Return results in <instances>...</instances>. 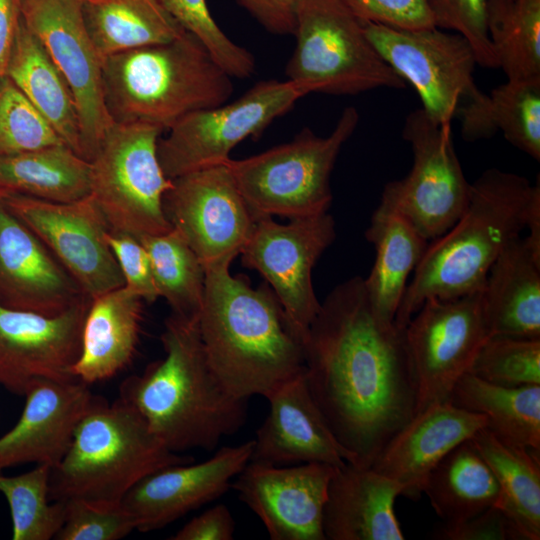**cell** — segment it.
Listing matches in <instances>:
<instances>
[{"label":"cell","mask_w":540,"mask_h":540,"mask_svg":"<svg viewBox=\"0 0 540 540\" xmlns=\"http://www.w3.org/2000/svg\"><path fill=\"white\" fill-rule=\"evenodd\" d=\"M65 144L7 76L0 78V156Z\"/></svg>","instance_id":"cell-40"},{"label":"cell","mask_w":540,"mask_h":540,"mask_svg":"<svg viewBox=\"0 0 540 540\" xmlns=\"http://www.w3.org/2000/svg\"><path fill=\"white\" fill-rule=\"evenodd\" d=\"M471 439L500 487L498 507L514 520L525 540H539L540 452L504 442L486 427Z\"/></svg>","instance_id":"cell-35"},{"label":"cell","mask_w":540,"mask_h":540,"mask_svg":"<svg viewBox=\"0 0 540 540\" xmlns=\"http://www.w3.org/2000/svg\"><path fill=\"white\" fill-rule=\"evenodd\" d=\"M190 462L192 457L168 450L125 401L109 403L95 395L67 452L51 469L49 497L119 504L147 475Z\"/></svg>","instance_id":"cell-6"},{"label":"cell","mask_w":540,"mask_h":540,"mask_svg":"<svg viewBox=\"0 0 540 540\" xmlns=\"http://www.w3.org/2000/svg\"><path fill=\"white\" fill-rule=\"evenodd\" d=\"M64 502L65 518L54 539L118 540L137 528L134 516L122 503H93L79 499Z\"/></svg>","instance_id":"cell-42"},{"label":"cell","mask_w":540,"mask_h":540,"mask_svg":"<svg viewBox=\"0 0 540 540\" xmlns=\"http://www.w3.org/2000/svg\"><path fill=\"white\" fill-rule=\"evenodd\" d=\"M163 132L146 123H112L89 161V195L111 231L139 239L172 229L162 206L171 179L157 154Z\"/></svg>","instance_id":"cell-9"},{"label":"cell","mask_w":540,"mask_h":540,"mask_svg":"<svg viewBox=\"0 0 540 540\" xmlns=\"http://www.w3.org/2000/svg\"><path fill=\"white\" fill-rule=\"evenodd\" d=\"M437 540H525L514 520L500 507L492 506L459 523H445L431 533Z\"/></svg>","instance_id":"cell-46"},{"label":"cell","mask_w":540,"mask_h":540,"mask_svg":"<svg viewBox=\"0 0 540 540\" xmlns=\"http://www.w3.org/2000/svg\"><path fill=\"white\" fill-rule=\"evenodd\" d=\"M293 35L296 46L286 65V80L306 95H354L406 87L341 0H301Z\"/></svg>","instance_id":"cell-8"},{"label":"cell","mask_w":540,"mask_h":540,"mask_svg":"<svg viewBox=\"0 0 540 540\" xmlns=\"http://www.w3.org/2000/svg\"><path fill=\"white\" fill-rule=\"evenodd\" d=\"M80 1L86 29L102 61L186 32L159 0Z\"/></svg>","instance_id":"cell-31"},{"label":"cell","mask_w":540,"mask_h":540,"mask_svg":"<svg viewBox=\"0 0 540 540\" xmlns=\"http://www.w3.org/2000/svg\"><path fill=\"white\" fill-rule=\"evenodd\" d=\"M336 468L326 463L276 466L249 461L231 487L272 540H326L323 514Z\"/></svg>","instance_id":"cell-19"},{"label":"cell","mask_w":540,"mask_h":540,"mask_svg":"<svg viewBox=\"0 0 540 540\" xmlns=\"http://www.w3.org/2000/svg\"><path fill=\"white\" fill-rule=\"evenodd\" d=\"M198 327L211 369L239 398L268 396L305 371L303 342L264 281L229 268L205 271Z\"/></svg>","instance_id":"cell-3"},{"label":"cell","mask_w":540,"mask_h":540,"mask_svg":"<svg viewBox=\"0 0 540 540\" xmlns=\"http://www.w3.org/2000/svg\"><path fill=\"white\" fill-rule=\"evenodd\" d=\"M0 200L43 242L88 297L124 285L105 239L109 226L90 195L54 202L0 193Z\"/></svg>","instance_id":"cell-16"},{"label":"cell","mask_w":540,"mask_h":540,"mask_svg":"<svg viewBox=\"0 0 540 540\" xmlns=\"http://www.w3.org/2000/svg\"><path fill=\"white\" fill-rule=\"evenodd\" d=\"M6 75L42 114L63 142L82 157L80 124L73 93L64 76L22 18Z\"/></svg>","instance_id":"cell-30"},{"label":"cell","mask_w":540,"mask_h":540,"mask_svg":"<svg viewBox=\"0 0 540 540\" xmlns=\"http://www.w3.org/2000/svg\"><path fill=\"white\" fill-rule=\"evenodd\" d=\"M402 137L411 146L413 164L404 178L384 186L380 203L433 240L465 210L470 183L455 152L450 124L435 122L419 108L406 116Z\"/></svg>","instance_id":"cell-11"},{"label":"cell","mask_w":540,"mask_h":540,"mask_svg":"<svg viewBox=\"0 0 540 540\" xmlns=\"http://www.w3.org/2000/svg\"><path fill=\"white\" fill-rule=\"evenodd\" d=\"M167 12L207 48L217 63L235 78H248L255 71V59L232 41L216 23L206 0H159Z\"/></svg>","instance_id":"cell-41"},{"label":"cell","mask_w":540,"mask_h":540,"mask_svg":"<svg viewBox=\"0 0 540 540\" xmlns=\"http://www.w3.org/2000/svg\"><path fill=\"white\" fill-rule=\"evenodd\" d=\"M52 467L38 464L17 476L0 470V492L7 500L13 540L54 539L65 518V502L49 497Z\"/></svg>","instance_id":"cell-38"},{"label":"cell","mask_w":540,"mask_h":540,"mask_svg":"<svg viewBox=\"0 0 540 540\" xmlns=\"http://www.w3.org/2000/svg\"><path fill=\"white\" fill-rule=\"evenodd\" d=\"M139 241L148 253L158 295L166 300L171 313L198 318L205 269L195 252L174 228L163 234L143 236Z\"/></svg>","instance_id":"cell-37"},{"label":"cell","mask_w":540,"mask_h":540,"mask_svg":"<svg viewBox=\"0 0 540 540\" xmlns=\"http://www.w3.org/2000/svg\"><path fill=\"white\" fill-rule=\"evenodd\" d=\"M17 423L0 437V470L25 463L57 465L94 394L78 379L35 382Z\"/></svg>","instance_id":"cell-23"},{"label":"cell","mask_w":540,"mask_h":540,"mask_svg":"<svg viewBox=\"0 0 540 540\" xmlns=\"http://www.w3.org/2000/svg\"><path fill=\"white\" fill-rule=\"evenodd\" d=\"M335 238V221L328 212L287 224L261 216L240 253L243 266L257 271L271 287L302 342L321 305L312 271Z\"/></svg>","instance_id":"cell-15"},{"label":"cell","mask_w":540,"mask_h":540,"mask_svg":"<svg viewBox=\"0 0 540 540\" xmlns=\"http://www.w3.org/2000/svg\"><path fill=\"white\" fill-rule=\"evenodd\" d=\"M21 0H0V78L6 75L21 18Z\"/></svg>","instance_id":"cell-49"},{"label":"cell","mask_w":540,"mask_h":540,"mask_svg":"<svg viewBox=\"0 0 540 540\" xmlns=\"http://www.w3.org/2000/svg\"><path fill=\"white\" fill-rule=\"evenodd\" d=\"M417 393L416 413L449 401L457 381L490 337L482 290L427 299L404 327Z\"/></svg>","instance_id":"cell-12"},{"label":"cell","mask_w":540,"mask_h":540,"mask_svg":"<svg viewBox=\"0 0 540 540\" xmlns=\"http://www.w3.org/2000/svg\"><path fill=\"white\" fill-rule=\"evenodd\" d=\"M309 392L353 465L369 468L416 414L404 328L375 312L364 279L335 286L303 340Z\"/></svg>","instance_id":"cell-1"},{"label":"cell","mask_w":540,"mask_h":540,"mask_svg":"<svg viewBox=\"0 0 540 540\" xmlns=\"http://www.w3.org/2000/svg\"><path fill=\"white\" fill-rule=\"evenodd\" d=\"M491 336L540 339V250L520 236L491 266L483 289Z\"/></svg>","instance_id":"cell-27"},{"label":"cell","mask_w":540,"mask_h":540,"mask_svg":"<svg viewBox=\"0 0 540 540\" xmlns=\"http://www.w3.org/2000/svg\"><path fill=\"white\" fill-rule=\"evenodd\" d=\"M235 521L229 508L217 504L192 518L170 539L172 540H231Z\"/></svg>","instance_id":"cell-47"},{"label":"cell","mask_w":540,"mask_h":540,"mask_svg":"<svg viewBox=\"0 0 540 540\" xmlns=\"http://www.w3.org/2000/svg\"><path fill=\"white\" fill-rule=\"evenodd\" d=\"M468 373L500 386L540 385V339L491 336Z\"/></svg>","instance_id":"cell-39"},{"label":"cell","mask_w":540,"mask_h":540,"mask_svg":"<svg viewBox=\"0 0 540 540\" xmlns=\"http://www.w3.org/2000/svg\"><path fill=\"white\" fill-rule=\"evenodd\" d=\"M231 76L194 35L106 57L102 85L113 123H146L168 130L233 93Z\"/></svg>","instance_id":"cell-5"},{"label":"cell","mask_w":540,"mask_h":540,"mask_svg":"<svg viewBox=\"0 0 540 540\" xmlns=\"http://www.w3.org/2000/svg\"><path fill=\"white\" fill-rule=\"evenodd\" d=\"M85 297L43 242L0 200V304L54 316Z\"/></svg>","instance_id":"cell-21"},{"label":"cell","mask_w":540,"mask_h":540,"mask_svg":"<svg viewBox=\"0 0 540 540\" xmlns=\"http://www.w3.org/2000/svg\"><path fill=\"white\" fill-rule=\"evenodd\" d=\"M90 302L85 297L54 316L0 304V385L24 396L39 380L76 379L71 368L79 356Z\"/></svg>","instance_id":"cell-18"},{"label":"cell","mask_w":540,"mask_h":540,"mask_svg":"<svg viewBox=\"0 0 540 540\" xmlns=\"http://www.w3.org/2000/svg\"><path fill=\"white\" fill-rule=\"evenodd\" d=\"M359 113L346 107L328 136L304 128L283 144L225 164L255 217L303 218L328 212L330 176L342 146L354 133Z\"/></svg>","instance_id":"cell-7"},{"label":"cell","mask_w":540,"mask_h":540,"mask_svg":"<svg viewBox=\"0 0 540 540\" xmlns=\"http://www.w3.org/2000/svg\"><path fill=\"white\" fill-rule=\"evenodd\" d=\"M144 300L125 285L91 299L71 374L86 385L108 380L132 361Z\"/></svg>","instance_id":"cell-26"},{"label":"cell","mask_w":540,"mask_h":540,"mask_svg":"<svg viewBox=\"0 0 540 540\" xmlns=\"http://www.w3.org/2000/svg\"><path fill=\"white\" fill-rule=\"evenodd\" d=\"M306 93L285 80L258 82L239 98L187 114L160 137L157 154L169 179L222 164L236 145L260 135Z\"/></svg>","instance_id":"cell-10"},{"label":"cell","mask_w":540,"mask_h":540,"mask_svg":"<svg viewBox=\"0 0 540 540\" xmlns=\"http://www.w3.org/2000/svg\"><path fill=\"white\" fill-rule=\"evenodd\" d=\"M382 59L418 94L435 122L451 123L461 99L475 86L474 50L460 34L438 27L400 29L361 21Z\"/></svg>","instance_id":"cell-14"},{"label":"cell","mask_w":540,"mask_h":540,"mask_svg":"<svg viewBox=\"0 0 540 540\" xmlns=\"http://www.w3.org/2000/svg\"><path fill=\"white\" fill-rule=\"evenodd\" d=\"M487 426L484 415L450 401L416 413L384 446L370 468L396 480L402 496L418 500L431 470L457 445Z\"/></svg>","instance_id":"cell-24"},{"label":"cell","mask_w":540,"mask_h":540,"mask_svg":"<svg viewBox=\"0 0 540 540\" xmlns=\"http://www.w3.org/2000/svg\"><path fill=\"white\" fill-rule=\"evenodd\" d=\"M164 357L119 387V398L133 407L170 451L214 450L246 422L248 399L236 397L211 369L198 318L174 313L160 336Z\"/></svg>","instance_id":"cell-2"},{"label":"cell","mask_w":540,"mask_h":540,"mask_svg":"<svg viewBox=\"0 0 540 540\" xmlns=\"http://www.w3.org/2000/svg\"><path fill=\"white\" fill-rule=\"evenodd\" d=\"M402 492L400 483L370 467H337L324 508L325 539L404 540L394 508Z\"/></svg>","instance_id":"cell-25"},{"label":"cell","mask_w":540,"mask_h":540,"mask_svg":"<svg viewBox=\"0 0 540 540\" xmlns=\"http://www.w3.org/2000/svg\"><path fill=\"white\" fill-rule=\"evenodd\" d=\"M253 440L224 446L196 464L163 467L139 481L123 498L136 530L162 529L187 513L222 496L250 461Z\"/></svg>","instance_id":"cell-20"},{"label":"cell","mask_w":540,"mask_h":540,"mask_svg":"<svg viewBox=\"0 0 540 540\" xmlns=\"http://www.w3.org/2000/svg\"><path fill=\"white\" fill-rule=\"evenodd\" d=\"M124 278V285L145 302L159 298L148 253L134 236L109 230L105 236Z\"/></svg>","instance_id":"cell-45"},{"label":"cell","mask_w":540,"mask_h":540,"mask_svg":"<svg viewBox=\"0 0 540 540\" xmlns=\"http://www.w3.org/2000/svg\"><path fill=\"white\" fill-rule=\"evenodd\" d=\"M449 401L484 415L486 428L500 440L540 452V385L500 386L465 373Z\"/></svg>","instance_id":"cell-33"},{"label":"cell","mask_w":540,"mask_h":540,"mask_svg":"<svg viewBox=\"0 0 540 540\" xmlns=\"http://www.w3.org/2000/svg\"><path fill=\"white\" fill-rule=\"evenodd\" d=\"M20 11L73 93L82 157L90 161L113 122L104 103L102 60L86 29L81 1L21 0Z\"/></svg>","instance_id":"cell-17"},{"label":"cell","mask_w":540,"mask_h":540,"mask_svg":"<svg viewBox=\"0 0 540 540\" xmlns=\"http://www.w3.org/2000/svg\"><path fill=\"white\" fill-rule=\"evenodd\" d=\"M162 206L205 271L230 268L256 222L225 162L171 179Z\"/></svg>","instance_id":"cell-13"},{"label":"cell","mask_w":540,"mask_h":540,"mask_svg":"<svg viewBox=\"0 0 540 540\" xmlns=\"http://www.w3.org/2000/svg\"><path fill=\"white\" fill-rule=\"evenodd\" d=\"M0 193L80 200L90 194V162L66 144L0 156Z\"/></svg>","instance_id":"cell-34"},{"label":"cell","mask_w":540,"mask_h":540,"mask_svg":"<svg viewBox=\"0 0 540 540\" xmlns=\"http://www.w3.org/2000/svg\"><path fill=\"white\" fill-rule=\"evenodd\" d=\"M365 236L376 253L370 274L363 278L365 288L377 315L393 322L408 277L420 262L428 240L399 212L381 203Z\"/></svg>","instance_id":"cell-29"},{"label":"cell","mask_w":540,"mask_h":540,"mask_svg":"<svg viewBox=\"0 0 540 540\" xmlns=\"http://www.w3.org/2000/svg\"><path fill=\"white\" fill-rule=\"evenodd\" d=\"M540 211V185L516 173L491 168L470 183L465 210L433 239L413 271L395 323L404 328L430 298L453 299L483 289L504 248Z\"/></svg>","instance_id":"cell-4"},{"label":"cell","mask_w":540,"mask_h":540,"mask_svg":"<svg viewBox=\"0 0 540 540\" xmlns=\"http://www.w3.org/2000/svg\"><path fill=\"white\" fill-rule=\"evenodd\" d=\"M486 26L507 80H540V0H489Z\"/></svg>","instance_id":"cell-36"},{"label":"cell","mask_w":540,"mask_h":540,"mask_svg":"<svg viewBox=\"0 0 540 540\" xmlns=\"http://www.w3.org/2000/svg\"><path fill=\"white\" fill-rule=\"evenodd\" d=\"M267 31L293 35L295 17L301 0H236Z\"/></svg>","instance_id":"cell-48"},{"label":"cell","mask_w":540,"mask_h":540,"mask_svg":"<svg viewBox=\"0 0 540 540\" xmlns=\"http://www.w3.org/2000/svg\"><path fill=\"white\" fill-rule=\"evenodd\" d=\"M360 20L400 29L436 27L427 0H341Z\"/></svg>","instance_id":"cell-44"},{"label":"cell","mask_w":540,"mask_h":540,"mask_svg":"<svg viewBox=\"0 0 540 540\" xmlns=\"http://www.w3.org/2000/svg\"><path fill=\"white\" fill-rule=\"evenodd\" d=\"M431 507L445 523L465 521L498 506V482L472 439L451 450L429 473L424 488Z\"/></svg>","instance_id":"cell-32"},{"label":"cell","mask_w":540,"mask_h":540,"mask_svg":"<svg viewBox=\"0 0 540 540\" xmlns=\"http://www.w3.org/2000/svg\"><path fill=\"white\" fill-rule=\"evenodd\" d=\"M455 117L465 141L502 132L510 144L540 160V80H507L490 94L475 85L459 102Z\"/></svg>","instance_id":"cell-28"},{"label":"cell","mask_w":540,"mask_h":540,"mask_svg":"<svg viewBox=\"0 0 540 540\" xmlns=\"http://www.w3.org/2000/svg\"><path fill=\"white\" fill-rule=\"evenodd\" d=\"M265 398L269 412L253 439L250 461L276 466L353 463L314 402L305 371Z\"/></svg>","instance_id":"cell-22"},{"label":"cell","mask_w":540,"mask_h":540,"mask_svg":"<svg viewBox=\"0 0 540 540\" xmlns=\"http://www.w3.org/2000/svg\"><path fill=\"white\" fill-rule=\"evenodd\" d=\"M488 1L427 0V3L436 27L463 36L474 50L477 64L498 68L486 26Z\"/></svg>","instance_id":"cell-43"}]
</instances>
